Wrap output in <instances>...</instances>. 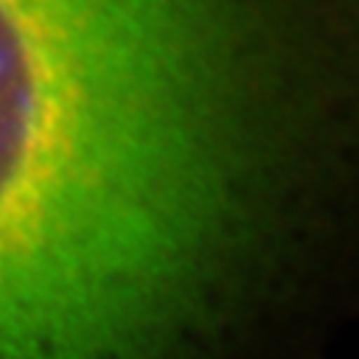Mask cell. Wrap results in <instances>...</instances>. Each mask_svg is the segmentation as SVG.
Returning <instances> with one entry per match:
<instances>
[{"mask_svg":"<svg viewBox=\"0 0 359 359\" xmlns=\"http://www.w3.org/2000/svg\"><path fill=\"white\" fill-rule=\"evenodd\" d=\"M245 130L237 0H0V359H157Z\"/></svg>","mask_w":359,"mask_h":359,"instance_id":"1","label":"cell"}]
</instances>
